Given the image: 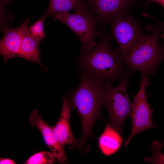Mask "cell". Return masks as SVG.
Instances as JSON below:
<instances>
[{"mask_svg": "<svg viewBox=\"0 0 164 164\" xmlns=\"http://www.w3.org/2000/svg\"><path fill=\"white\" fill-rule=\"evenodd\" d=\"M79 86L73 90L69 96L72 110L75 109L81 122L82 135L76 148L84 151L85 144L92 136L94 122L103 119L101 113L102 94L104 82L87 74L81 73Z\"/></svg>", "mask_w": 164, "mask_h": 164, "instance_id": "6da1fadb", "label": "cell"}, {"mask_svg": "<svg viewBox=\"0 0 164 164\" xmlns=\"http://www.w3.org/2000/svg\"><path fill=\"white\" fill-rule=\"evenodd\" d=\"M111 38L102 34L95 46L81 53L78 63L81 73L104 82L119 81L125 77L126 74L120 56L111 44Z\"/></svg>", "mask_w": 164, "mask_h": 164, "instance_id": "7a4b0ae2", "label": "cell"}, {"mask_svg": "<svg viewBox=\"0 0 164 164\" xmlns=\"http://www.w3.org/2000/svg\"><path fill=\"white\" fill-rule=\"evenodd\" d=\"M147 28L151 33L148 35L145 34L136 48L121 58V61L126 66L129 75L137 71L155 74L158 66L164 60V49L159 42L164 28L162 26L157 27L150 24Z\"/></svg>", "mask_w": 164, "mask_h": 164, "instance_id": "3957f363", "label": "cell"}, {"mask_svg": "<svg viewBox=\"0 0 164 164\" xmlns=\"http://www.w3.org/2000/svg\"><path fill=\"white\" fill-rule=\"evenodd\" d=\"M129 75L127 73L119 80L116 87L112 86L111 83L104 82L102 94V104L108 112L109 125L122 135L123 124L129 115L132 104L127 91Z\"/></svg>", "mask_w": 164, "mask_h": 164, "instance_id": "277c9868", "label": "cell"}, {"mask_svg": "<svg viewBox=\"0 0 164 164\" xmlns=\"http://www.w3.org/2000/svg\"><path fill=\"white\" fill-rule=\"evenodd\" d=\"M53 17L54 20L60 21L66 25L80 38L82 43L81 53L93 48L97 43L95 38H100L102 35L96 27L99 19L89 11L86 6L74 14L66 12L58 13Z\"/></svg>", "mask_w": 164, "mask_h": 164, "instance_id": "5b68a950", "label": "cell"}, {"mask_svg": "<svg viewBox=\"0 0 164 164\" xmlns=\"http://www.w3.org/2000/svg\"><path fill=\"white\" fill-rule=\"evenodd\" d=\"M111 22V33L117 42L118 47L116 50L121 59L136 48L145 34L141 23L126 12L116 16Z\"/></svg>", "mask_w": 164, "mask_h": 164, "instance_id": "8992f818", "label": "cell"}, {"mask_svg": "<svg viewBox=\"0 0 164 164\" xmlns=\"http://www.w3.org/2000/svg\"><path fill=\"white\" fill-rule=\"evenodd\" d=\"M141 81L138 92L133 96V101L129 114L132 121V128L129 137L124 142V147L129 144L132 138L135 135L152 128H156L157 125L152 120L151 116L153 110L150 108L151 104L147 102L146 89L149 85L151 79L148 73L140 72Z\"/></svg>", "mask_w": 164, "mask_h": 164, "instance_id": "52a82bcc", "label": "cell"}, {"mask_svg": "<svg viewBox=\"0 0 164 164\" xmlns=\"http://www.w3.org/2000/svg\"><path fill=\"white\" fill-rule=\"evenodd\" d=\"M30 20L29 18H27L20 26L15 29H3V37L0 42V53L4 63L10 59L19 57L22 40L28 30Z\"/></svg>", "mask_w": 164, "mask_h": 164, "instance_id": "ba28073f", "label": "cell"}, {"mask_svg": "<svg viewBox=\"0 0 164 164\" xmlns=\"http://www.w3.org/2000/svg\"><path fill=\"white\" fill-rule=\"evenodd\" d=\"M103 23L106 24L117 15L126 11L135 0H85Z\"/></svg>", "mask_w": 164, "mask_h": 164, "instance_id": "9c48e42d", "label": "cell"}, {"mask_svg": "<svg viewBox=\"0 0 164 164\" xmlns=\"http://www.w3.org/2000/svg\"><path fill=\"white\" fill-rule=\"evenodd\" d=\"M29 122L32 127H36L39 129L45 143L60 163H67V155L64 151V145L56 139L52 127L42 119L37 110H34L31 112Z\"/></svg>", "mask_w": 164, "mask_h": 164, "instance_id": "30bf717a", "label": "cell"}, {"mask_svg": "<svg viewBox=\"0 0 164 164\" xmlns=\"http://www.w3.org/2000/svg\"><path fill=\"white\" fill-rule=\"evenodd\" d=\"M62 101L60 118L52 129L56 139L60 144L63 145H70L69 149H72L77 144L79 141L73 137L70 125V114L72 110L69 99L63 96Z\"/></svg>", "mask_w": 164, "mask_h": 164, "instance_id": "8fae6325", "label": "cell"}, {"mask_svg": "<svg viewBox=\"0 0 164 164\" xmlns=\"http://www.w3.org/2000/svg\"><path fill=\"white\" fill-rule=\"evenodd\" d=\"M123 142L120 134L109 124L98 138L99 147L105 155L110 156L117 152Z\"/></svg>", "mask_w": 164, "mask_h": 164, "instance_id": "7c38bea8", "label": "cell"}, {"mask_svg": "<svg viewBox=\"0 0 164 164\" xmlns=\"http://www.w3.org/2000/svg\"><path fill=\"white\" fill-rule=\"evenodd\" d=\"M41 41L34 38L28 30L22 40L19 57L37 63L45 70L40 59Z\"/></svg>", "mask_w": 164, "mask_h": 164, "instance_id": "4fadbf2b", "label": "cell"}, {"mask_svg": "<svg viewBox=\"0 0 164 164\" xmlns=\"http://www.w3.org/2000/svg\"><path fill=\"white\" fill-rule=\"evenodd\" d=\"M85 0H50L45 15L54 16L56 14L71 10H78L86 6Z\"/></svg>", "mask_w": 164, "mask_h": 164, "instance_id": "5bb4252c", "label": "cell"}, {"mask_svg": "<svg viewBox=\"0 0 164 164\" xmlns=\"http://www.w3.org/2000/svg\"><path fill=\"white\" fill-rule=\"evenodd\" d=\"M55 158L53 153L47 151H41L32 155L23 164H51L54 162Z\"/></svg>", "mask_w": 164, "mask_h": 164, "instance_id": "9a60e30c", "label": "cell"}, {"mask_svg": "<svg viewBox=\"0 0 164 164\" xmlns=\"http://www.w3.org/2000/svg\"><path fill=\"white\" fill-rule=\"evenodd\" d=\"M151 147L153 150L152 155L151 157L145 158V162L149 163L164 164V154L160 151L163 148L162 144L155 140L152 142Z\"/></svg>", "mask_w": 164, "mask_h": 164, "instance_id": "2e32d148", "label": "cell"}, {"mask_svg": "<svg viewBox=\"0 0 164 164\" xmlns=\"http://www.w3.org/2000/svg\"><path fill=\"white\" fill-rule=\"evenodd\" d=\"M46 17L45 15H44L28 28L30 34L36 39L41 40L46 36L44 30L43 22Z\"/></svg>", "mask_w": 164, "mask_h": 164, "instance_id": "e0dca14e", "label": "cell"}, {"mask_svg": "<svg viewBox=\"0 0 164 164\" xmlns=\"http://www.w3.org/2000/svg\"><path fill=\"white\" fill-rule=\"evenodd\" d=\"M142 15L144 16H145L147 17H148L150 18H151V19H153L154 20L158 22L159 24H160L161 26H162L164 28V23L158 20V19H157L156 18L152 17V16L150 15H149V14H148L147 13H145V12H143V13H142ZM161 36H162V38L164 40V33ZM163 48L164 49V44H163Z\"/></svg>", "mask_w": 164, "mask_h": 164, "instance_id": "ac0fdd59", "label": "cell"}, {"mask_svg": "<svg viewBox=\"0 0 164 164\" xmlns=\"http://www.w3.org/2000/svg\"><path fill=\"white\" fill-rule=\"evenodd\" d=\"M16 163L13 160L7 158H1L0 159V164H15Z\"/></svg>", "mask_w": 164, "mask_h": 164, "instance_id": "d6986e66", "label": "cell"}, {"mask_svg": "<svg viewBox=\"0 0 164 164\" xmlns=\"http://www.w3.org/2000/svg\"><path fill=\"white\" fill-rule=\"evenodd\" d=\"M148 4L152 1L156 2L164 8V0H147Z\"/></svg>", "mask_w": 164, "mask_h": 164, "instance_id": "ffe728a7", "label": "cell"}]
</instances>
